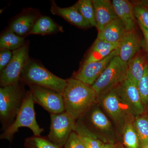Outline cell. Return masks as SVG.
<instances>
[{"instance_id": "obj_3", "label": "cell", "mask_w": 148, "mask_h": 148, "mask_svg": "<svg viewBox=\"0 0 148 148\" xmlns=\"http://www.w3.org/2000/svg\"><path fill=\"white\" fill-rule=\"evenodd\" d=\"M34 104L32 92L28 90L15 120L1 134V140L4 139L11 143L14 134L21 127L29 128L35 136H41L44 129L40 127L36 120Z\"/></svg>"}, {"instance_id": "obj_19", "label": "cell", "mask_w": 148, "mask_h": 148, "mask_svg": "<svg viewBox=\"0 0 148 148\" xmlns=\"http://www.w3.org/2000/svg\"><path fill=\"white\" fill-rule=\"evenodd\" d=\"M36 16L32 14L21 15L12 22L10 31L20 36L28 35L36 21Z\"/></svg>"}, {"instance_id": "obj_14", "label": "cell", "mask_w": 148, "mask_h": 148, "mask_svg": "<svg viewBox=\"0 0 148 148\" xmlns=\"http://www.w3.org/2000/svg\"><path fill=\"white\" fill-rule=\"evenodd\" d=\"M51 13L63 17L66 21L77 27L82 29H87L91 27L90 24L79 12L76 4L68 8L59 7L52 1L50 9Z\"/></svg>"}, {"instance_id": "obj_22", "label": "cell", "mask_w": 148, "mask_h": 148, "mask_svg": "<svg viewBox=\"0 0 148 148\" xmlns=\"http://www.w3.org/2000/svg\"><path fill=\"white\" fill-rule=\"evenodd\" d=\"M60 30L61 27H59L50 17L43 16L36 20L32 30L28 34H49Z\"/></svg>"}, {"instance_id": "obj_31", "label": "cell", "mask_w": 148, "mask_h": 148, "mask_svg": "<svg viewBox=\"0 0 148 148\" xmlns=\"http://www.w3.org/2000/svg\"><path fill=\"white\" fill-rule=\"evenodd\" d=\"M13 55L12 51L1 49L0 51V71L1 72L10 63Z\"/></svg>"}, {"instance_id": "obj_28", "label": "cell", "mask_w": 148, "mask_h": 148, "mask_svg": "<svg viewBox=\"0 0 148 148\" xmlns=\"http://www.w3.org/2000/svg\"><path fill=\"white\" fill-rule=\"evenodd\" d=\"M134 12L138 24L148 30V7L138 3L134 6Z\"/></svg>"}, {"instance_id": "obj_34", "label": "cell", "mask_w": 148, "mask_h": 148, "mask_svg": "<svg viewBox=\"0 0 148 148\" xmlns=\"http://www.w3.org/2000/svg\"><path fill=\"white\" fill-rule=\"evenodd\" d=\"M139 3L143 5L146 6L148 7V1H141Z\"/></svg>"}, {"instance_id": "obj_30", "label": "cell", "mask_w": 148, "mask_h": 148, "mask_svg": "<svg viewBox=\"0 0 148 148\" xmlns=\"http://www.w3.org/2000/svg\"><path fill=\"white\" fill-rule=\"evenodd\" d=\"M64 148H86L79 136L75 131L72 132Z\"/></svg>"}, {"instance_id": "obj_1", "label": "cell", "mask_w": 148, "mask_h": 148, "mask_svg": "<svg viewBox=\"0 0 148 148\" xmlns=\"http://www.w3.org/2000/svg\"><path fill=\"white\" fill-rule=\"evenodd\" d=\"M62 94L65 112L76 120L83 116L98 101L92 86L73 77L67 80Z\"/></svg>"}, {"instance_id": "obj_29", "label": "cell", "mask_w": 148, "mask_h": 148, "mask_svg": "<svg viewBox=\"0 0 148 148\" xmlns=\"http://www.w3.org/2000/svg\"><path fill=\"white\" fill-rule=\"evenodd\" d=\"M119 43H112L97 38L90 49V51H99L108 50H114L119 45Z\"/></svg>"}, {"instance_id": "obj_2", "label": "cell", "mask_w": 148, "mask_h": 148, "mask_svg": "<svg viewBox=\"0 0 148 148\" xmlns=\"http://www.w3.org/2000/svg\"><path fill=\"white\" fill-rule=\"evenodd\" d=\"M27 92L19 82L0 88V120L3 130H5L14 121Z\"/></svg>"}, {"instance_id": "obj_11", "label": "cell", "mask_w": 148, "mask_h": 148, "mask_svg": "<svg viewBox=\"0 0 148 148\" xmlns=\"http://www.w3.org/2000/svg\"><path fill=\"white\" fill-rule=\"evenodd\" d=\"M118 48L115 49L106 58L101 61L83 64L74 75V78L92 86L103 73L111 60L118 55Z\"/></svg>"}, {"instance_id": "obj_5", "label": "cell", "mask_w": 148, "mask_h": 148, "mask_svg": "<svg viewBox=\"0 0 148 148\" xmlns=\"http://www.w3.org/2000/svg\"><path fill=\"white\" fill-rule=\"evenodd\" d=\"M127 69V63L122 61L117 56H114L92 86L98 97L122 83L126 79Z\"/></svg>"}, {"instance_id": "obj_10", "label": "cell", "mask_w": 148, "mask_h": 148, "mask_svg": "<svg viewBox=\"0 0 148 148\" xmlns=\"http://www.w3.org/2000/svg\"><path fill=\"white\" fill-rule=\"evenodd\" d=\"M116 88L122 102L132 116L135 117L144 114L146 109L136 84L126 79Z\"/></svg>"}, {"instance_id": "obj_13", "label": "cell", "mask_w": 148, "mask_h": 148, "mask_svg": "<svg viewBox=\"0 0 148 148\" xmlns=\"http://www.w3.org/2000/svg\"><path fill=\"white\" fill-rule=\"evenodd\" d=\"M92 3L95 9L96 27L99 32L118 17L110 1L92 0Z\"/></svg>"}, {"instance_id": "obj_33", "label": "cell", "mask_w": 148, "mask_h": 148, "mask_svg": "<svg viewBox=\"0 0 148 148\" xmlns=\"http://www.w3.org/2000/svg\"><path fill=\"white\" fill-rule=\"evenodd\" d=\"M101 148H117V145L112 143H105Z\"/></svg>"}, {"instance_id": "obj_8", "label": "cell", "mask_w": 148, "mask_h": 148, "mask_svg": "<svg viewBox=\"0 0 148 148\" xmlns=\"http://www.w3.org/2000/svg\"><path fill=\"white\" fill-rule=\"evenodd\" d=\"M12 58L8 65L1 72V87L19 82L22 72L29 59V48L24 45L18 49L13 51Z\"/></svg>"}, {"instance_id": "obj_32", "label": "cell", "mask_w": 148, "mask_h": 148, "mask_svg": "<svg viewBox=\"0 0 148 148\" xmlns=\"http://www.w3.org/2000/svg\"><path fill=\"white\" fill-rule=\"evenodd\" d=\"M143 35L142 40V47L144 49L145 55L148 65V30L144 28L142 25L139 24Z\"/></svg>"}, {"instance_id": "obj_23", "label": "cell", "mask_w": 148, "mask_h": 148, "mask_svg": "<svg viewBox=\"0 0 148 148\" xmlns=\"http://www.w3.org/2000/svg\"><path fill=\"white\" fill-rule=\"evenodd\" d=\"M24 39L10 30L5 32L0 38V48L13 51L16 50L24 45Z\"/></svg>"}, {"instance_id": "obj_21", "label": "cell", "mask_w": 148, "mask_h": 148, "mask_svg": "<svg viewBox=\"0 0 148 148\" xmlns=\"http://www.w3.org/2000/svg\"><path fill=\"white\" fill-rule=\"evenodd\" d=\"M134 118L127 120L121 131L123 144L125 148H141L139 136L133 123Z\"/></svg>"}, {"instance_id": "obj_17", "label": "cell", "mask_w": 148, "mask_h": 148, "mask_svg": "<svg viewBox=\"0 0 148 148\" xmlns=\"http://www.w3.org/2000/svg\"><path fill=\"white\" fill-rule=\"evenodd\" d=\"M126 79L138 86L145 73L147 62L145 54L139 52L127 62Z\"/></svg>"}, {"instance_id": "obj_20", "label": "cell", "mask_w": 148, "mask_h": 148, "mask_svg": "<svg viewBox=\"0 0 148 148\" xmlns=\"http://www.w3.org/2000/svg\"><path fill=\"white\" fill-rule=\"evenodd\" d=\"M89 114V122L93 127L103 133L110 134L112 136L111 134L113 132L112 125L106 114L100 109L95 108Z\"/></svg>"}, {"instance_id": "obj_24", "label": "cell", "mask_w": 148, "mask_h": 148, "mask_svg": "<svg viewBox=\"0 0 148 148\" xmlns=\"http://www.w3.org/2000/svg\"><path fill=\"white\" fill-rule=\"evenodd\" d=\"M135 127L140 139L141 148L148 146V116L143 114L135 117Z\"/></svg>"}, {"instance_id": "obj_26", "label": "cell", "mask_w": 148, "mask_h": 148, "mask_svg": "<svg viewBox=\"0 0 148 148\" xmlns=\"http://www.w3.org/2000/svg\"><path fill=\"white\" fill-rule=\"evenodd\" d=\"M25 148H61L51 142L46 137L34 136L24 140Z\"/></svg>"}, {"instance_id": "obj_9", "label": "cell", "mask_w": 148, "mask_h": 148, "mask_svg": "<svg viewBox=\"0 0 148 148\" xmlns=\"http://www.w3.org/2000/svg\"><path fill=\"white\" fill-rule=\"evenodd\" d=\"M35 103L50 114L61 113L65 112L62 93L42 86L29 85Z\"/></svg>"}, {"instance_id": "obj_27", "label": "cell", "mask_w": 148, "mask_h": 148, "mask_svg": "<svg viewBox=\"0 0 148 148\" xmlns=\"http://www.w3.org/2000/svg\"><path fill=\"white\" fill-rule=\"evenodd\" d=\"M138 90L145 108L148 109V65L146 67L144 75L138 83Z\"/></svg>"}, {"instance_id": "obj_12", "label": "cell", "mask_w": 148, "mask_h": 148, "mask_svg": "<svg viewBox=\"0 0 148 148\" xmlns=\"http://www.w3.org/2000/svg\"><path fill=\"white\" fill-rule=\"evenodd\" d=\"M142 40L134 31L127 32L120 42L118 56L127 63L138 53L142 47Z\"/></svg>"}, {"instance_id": "obj_7", "label": "cell", "mask_w": 148, "mask_h": 148, "mask_svg": "<svg viewBox=\"0 0 148 148\" xmlns=\"http://www.w3.org/2000/svg\"><path fill=\"white\" fill-rule=\"evenodd\" d=\"M101 104L111 118L122 130L125 122L134 117L127 110L120 98L116 87L108 90L98 97Z\"/></svg>"}, {"instance_id": "obj_16", "label": "cell", "mask_w": 148, "mask_h": 148, "mask_svg": "<svg viewBox=\"0 0 148 148\" xmlns=\"http://www.w3.org/2000/svg\"><path fill=\"white\" fill-rule=\"evenodd\" d=\"M127 32L122 21L117 18L98 32L97 38L112 43H119Z\"/></svg>"}, {"instance_id": "obj_25", "label": "cell", "mask_w": 148, "mask_h": 148, "mask_svg": "<svg viewBox=\"0 0 148 148\" xmlns=\"http://www.w3.org/2000/svg\"><path fill=\"white\" fill-rule=\"evenodd\" d=\"M76 4L79 12L90 26L96 27L95 9L92 1L79 0Z\"/></svg>"}, {"instance_id": "obj_15", "label": "cell", "mask_w": 148, "mask_h": 148, "mask_svg": "<svg viewBox=\"0 0 148 148\" xmlns=\"http://www.w3.org/2000/svg\"><path fill=\"white\" fill-rule=\"evenodd\" d=\"M112 3L118 18L122 21L127 32L134 31L136 19L134 6L127 0H113Z\"/></svg>"}, {"instance_id": "obj_36", "label": "cell", "mask_w": 148, "mask_h": 148, "mask_svg": "<svg viewBox=\"0 0 148 148\" xmlns=\"http://www.w3.org/2000/svg\"><path fill=\"white\" fill-rule=\"evenodd\" d=\"M143 148H148V147H144Z\"/></svg>"}, {"instance_id": "obj_4", "label": "cell", "mask_w": 148, "mask_h": 148, "mask_svg": "<svg viewBox=\"0 0 148 148\" xmlns=\"http://www.w3.org/2000/svg\"><path fill=\"white\" fill-rule=\"evenodd\" d=\"M20 80L29 86H42L61 93L67 82V80L56 76L41 65L29 59L22 72Z\"/></svg>"}, {"instance_id": "obj_35", "label": "cell", "mask_w": 148, "mask_h": 148, "mask_svg": "<svg viewBox=\"0 0 148 148\" xmlns=\"http://www.w3.org/2000/svg\"><path fill=\"white\" fill-rule=\"evenodd\" d=\"M117 148H125L124 146L122 145H117Z\"/></svg>"}, {"instance_id": "obj_6", "label": "cell", "mask_w": 148, "mask_h": 148, "mask_svg": "<svg viewBox=\"0 0 148 148\" xmlns=\"http://www.w3.org/2000/svg\"><path fill=\"white\" fill-rule=\"evenodd\" d=\"M50 131L46 138L56 145L64 148L75 126L76 120L64 112L50 114Z\"/></svg>"}, {"instance_id": "obj_18", "label": "cell", "mask_w": 148, "mask_h": 148, "mask_svg": "<svg viewBox=\"0 0 148 148\" xmlns=\"http://www.w3.org/2000/svg\"><path fill=\"white\" fill-rule=\"evenodd\" d=\"M74 131L79 136L86 148H101L105 144L102 139L88 129L80 119L76 121Z\"/></svg>"}]
</instances>
